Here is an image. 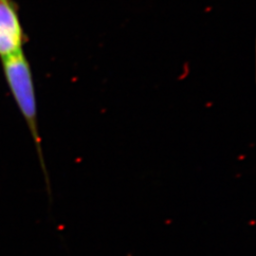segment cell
I'll return each instance as SVG.
<instances>
[{
  "instance_id": "2",
  "label": "cell",
  "mask_w": 256,
  "mask_h": 256,
  "mask_svg": "<svg viewBox=\"0 0 256 256\" xmlns=\"http://www.w3.org/2000/svg\"><path fill=\"white\" fill-rule=\"evenodd\" d=\"M28 36L16 0H0V60L23 52Z\"/></svg>"
},
{
  "instance_id": "1",
  "label": "cell",
  "mask_w": 256,
  "mask_h": 256,
  "mask_svg": "<svg viewBox=\"0 0 256 256\" xmlns=\"http://www.w3.org/2000/svg\"><path fill=\"white\" fill-rule=\"evenodd\" d=\"M1 63L10 92L27 124L28 128L36 146L40 164L46 178V167L38 129L36 97L32 68L23 52L2 59Z\"/></svg>"
}]
</instances>
